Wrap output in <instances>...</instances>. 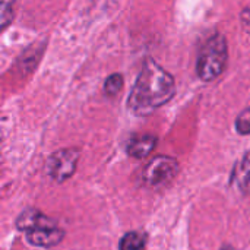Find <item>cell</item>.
Instances as JSON below:
<instances>
[{
    "label": "cell",
    "mask_w": 250,
    "mask_h": 250,
    "mask_svg": "<svg viewBox=\"0 0 250 250\" xmlns=\"http://www.w3.org/2000/svg\"><path fill=\"white\" fill-rule=\"evenodd\" d=\"M176 94L174 78L152 59H146L127 100L136 116H148L167 104Z\"/></svg>",
    "instance_id": "6da1fadb"
},
{
    "label": "cell",
    "mask_w": 250,
    "mask_h": 250,
    "mask_svg": "<svg viewBox=\"0 0 250 250\" xmlns=\"http://www.w3.org/2000/svg\"><path fill=\"white\" fill-rule=\"evenodd\" d=\"M16 227L19 231L25 233L28 243L37 248H54L64 237V231L56 221L38 209L23 211L16 220Z\"/></svg>",
    "instance_id": "7a4b0ae2"
},
{
    "label": "cell",
    "mask_w": 250,
    "mask_h": 250,
    "mask_svg": "<svg viewBox=\"0 0 250 250\" xmlns=\"http://www.w3.org/2000/svg\"><path fill=\"white\" fill-rule=\"evenodd\" d=\"M229 59L227 40L223 34H215L202 47L196 60V73L204 82L217 79L226 69Z\"/></svg>",
    "instance_id": "3957f363"
},
{
    "label": "cell",
    "mask_w": 250,
    "mask_h": 250,
    "mask_svg": "<svg viewBox=\"0 0 250 250\" xmlns=\"http://www.w3.org/2000/svg\"><path fill=\"white\" fill-rule=\"evenodd\" d=\"M179 173V163L173 157H154L142 173V180L149 188H163L168 185Z\"/></svg>",
    "instance_id": "277c9868"
},
{
    "label": "cell",
    "mask_w": 250,
    "mask_h": 250,
    "mask_svg": "<svg viewBox=\"0 0 250 250\" xmlns=\"http://www.w3.org/2000/svg\"><path fill=\"white\" fill-rule=\"evenodd\" d=\"M79 157H81V151L76 148H66V149L56 151L47 161L48 176L57 183L66 182L75 174Z\"/></svg>",
    "instance_id": "5b68a950"
},
{
    "label": "cell",
    "mask_w": 250,
    "mask_h": 250,
    "mask_svg": "<svg viewBox=\"0 0 250 250\" xmlns=\"http://www.w3.org/2000/svg\"><path fill=\"white\" fill-rule=\"evenodd\" d=\"M231 185L242 193H250V151L236 163L231 173Z\"/></svg>",
    "instance_id": "8992f818"
},
{
    "label": "cell",
    "mask_w": 250,
    "mask_h": 250,
    "mask_svg": "<svg viewBox=\"0 0 250 250\" xmlns=\"http://www.w3.org/2000/svg\"><path fill=\"white\" fill-rule=\"evenodd\" d=\"M157 146V138L152 135L135 136L127 144V154L133 158H145L148 157Z\"/></svg>",
    "instance_id": "52a82bcc"
},
{
    "label": "cell",
    "mask_w": 250,
    "mask_h": 250,
    "mask_svg": "<svg viewBox=\"0 0 250 250\" xmlns=\"http://www.w3.org/2000/svg\"><path fill=\"white\" fill-rule=\"evenodd\" d=\"M145 246H146V239L142 233L129 231L122 237L119 243V250H145Z\"/></svg>",
    "instance_id": "ba28073f"
},
{
    "label": "cell",
    "mask_w": 250,
    "mask_h": 250,
    "mask_svg": "<svg viewBox=\"0 0 250 250\" xmlns=\"http://www.w3.org/2000/svg\"><path fill=\"white\" fill-rule=\"evenodd\" d=\"M123 89V76L120 73L110 75L104 82V92L108 97H116Z\"/></svg>",
    "instance_id": "9c48e42d"
},
{
    "label": "cell",
    "mask_w": 250,
    "mask_h": 250,
    "mask_svg": "<svg viewBox=\"0 0 250 250\" xmlns=\"http://www.w3.org/2000/svg\"><path fill=\"white\" fill-rule=\"evenodd\" d=\"M13 3H15V0H1V6H0V23H1V28L3 29L13 19Z\"/></svg>",
    "instance_id": "30bf717a"
},
{
    "label": "cell",
    "mask_w": 250,
    "mask_h": 250,
    "mask_svg": "<svg viewBox=\"0 0 250 250\" xmlns=\"http://www.w3.org/2000/svg\"><path fill=\"white\" fill-rule=\"evenodd\" d=\"M236 130L240 135H250V107L245 108L236 119Z\"/></svg>",
    "instance_id": "8fae6325"
},
{
    "label": "cell",
    "mask_w": 250,
    "mask_h": 250,
    "mask_svg": "<svg viewBox=\"0 0 250 250\" xmlns=\"http://www.w3.org/2000/svg\"><path fill=\"white\" fill-rule=\"evenodd\" d=\"M221 250H234V249H233L231 246H229V245H227V246H223V248H221Z\"/></svg>",
    "instance_id": "7c38bea8"
}]
</instances>
